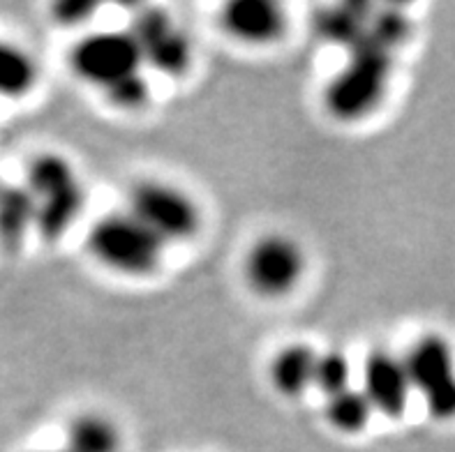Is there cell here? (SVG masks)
<instances>
[{
    "mask_svg": "<svg viewBox=\"0 0 455 452\" xmlns=\"http://www.w3.org/2000/svg\"><path fill=\"white\" fill-rule=\"evenodd\" d=\"M411 388L426 400L427 413L435 420L455 418V355L444 337L426 335L404 358Z\"/></svg>",
    "mask_w": 455,
    "mask_h": 452,
    "instance_id": "277c9868",
    "label": "cell"
},
{
    "mask_svg": "<svg viewBox=\"0 0 455 452\" xmlns=\"http://www.w3.org/2000/svg\"><path fill=\"white\" fill-rule=\"evenodd\" d=\"M37 452H69V450L65 448V450H37Z\"/></svg>",
    "mask_w": 455,
    "mask_h": 452,
    "instance_id": "ffe728a7",
    "label": "cell"
},
{
    "mask_svg": "<svg viewBox=\"0 0 455 452\" xmlns=\"http://www.w3.org/2000/svg\"><path fill=\"white\" fill-rule=\"evenodd\" d=\"M365 12H368V7L361 5L335 7V10L319 17V33L326 40L340 42V44H347L352 49L363 37L365 30L370 28V21H372V19L365 17Z\"/></svg>",
    "mask_w": 455,
    "mask_h": 452,
    "instance_id": "2e32d148",
    "label": "cell"
},
{
    "mask_svg": "<svg viewBox=\"0 0 455 452\" xmlns=\"http://www.w3.org/2000/svg\"><path fill=\"white\" fill-rule=\"evenodd\" d=\"M69 65L84 81L109 91L118 81L141 72L144 53L132 33L104 30L76 42L69 53Z\"/></svg>",
    "mask_w": 455,
    "mask_h": 452,
    "instance_id": "3957f363",
    "label": "cell"
},
{
    "mask_svg": "<svg viewBox=\"0 0 455 452\" xmlns=\"http://www.w3.org/2000/svg\"><path fill=\"white\" fill-rule=\"evenodd\" d=\"M121 434L100 413H81L68 427L69 452H118Z\"/></svg>",
    "mask_w": 455,
    "mask_h": 452,
    "instance_id": "7c38bea8",
    "label": "cell"
},
{
    "mask_svg": "<svg viewBox=\"0 0 455 452\" xmlns=\"http://www.w3.org/2000/svg\"><path fill=\"white\" fill-rule=\"evenodd\" d=\"M372 411L375 408L370 404L363 388L342 390L338 395L329 397V404H326V418L342 434H358V432H363L368 427Z\"/></svg>",
    "mask_w": 455,
    "mask_h": 452,
    "instance_id": "9a60e30c",
    "label": "cell"
},
{
    "mask_svg": "<svg viewBox=\"0 0 455 452\" xmlns=\"http://www.w3.org/2000/svg\"><path fill=\"white\" fill-rule=\"evenodd\" d=\"M164 245L167 242L139 222L132 212L102 218L88 234L92 257L125 275H150L160 266Z\"/></svg>",
    "mask_w": 455,
    "mask_h": 452,
    "instance_id": "7a4b0ae2",
    "label": "cell"
},
{
    "mask_svg": "<svg viewBox=\"0 0 455 452\" xmlns=\"http://www.w3.org/2000/svg\"><path fill=\"white\" fill-rule=\"evenodd\" d=\"M227 33L250 44H268L283 37L287 17L283 7L271 0H236L222 14Z\"/></svg>",
    "mask_w": 455,
    "mask_h": 452,
    "instance_id": "9c48e42d",
    "label": "cell"
},
{
    "mask_svg": "<svg viewBox=\"0 0 455 452\" xmlns=\"http://www.w3.org/2000/svg\"><path fill=\"white\" fill-rule=\"evenodd\" d=\"M107 98L116 104V107H121V109H139V107H144L150 98V86L146 76L139 72L134 76H127V79L118 81L116 86H111L107 91Z\"/></svg>",
    "mask_w": 455,
    "mask_h": 452,
    "instance_id": "ac0fdd59",
    "label": "cell"
},
{
    "mask_svg": "<svg viewBox=\"0 0 455 452\" xmlns=\"http://www.w3.org/2000/svg\"><path fill=\"white\" fill-rule=\"evenodd\" d=\"M130 212L164 242L185 241L199 231V208L190 196L164 183H139L130 194Z\"/></svg>",
    "mask_w": 455,
    "mask_h": 452,
    "instance_id": "5b68a950",
    "label": "cell"
},
{
    "mask_svg": "<svg viewBox=\"0 0 455 452\" xmlns=\"http://www.w3.org/2000/svg\"><path fill=\"white\" fill-rule=\"evenodd\" d=\"M411 381L404 361L387 351H372L363 367V393L370 404L387 418H400L407 408Z\"/></svg>",
    "mask_w": 455,
    "mask_h": 452,
    "instance_id": "ba28073f",
    "label": "cell"
},
{
    "mask_svg": "<svg viewBox=\"0 0 455 452\" xmlns=\"http://www.w3.org/2000/svg\"><path fill=\"white\" fill-rule=\"evenodd\" d=\"M37 219V201L26 185H0V238L19 241Z\"/></svg>",
    "mask_w": 455,
    "mask_h": 452,
    "instance_id": "4fadbf2b",
    "label": "cell"
},
{
    "mask_svg": "<svg viewBox=\"0 0 455 452\" xmlns=\"http://www.w3.org/2000/svg\"><path fill=\"white\" fill-rule=\"evenodd\" d=\"M95 12L92 3H84V0H65V3H58L53 5V17L58 23L63 26H79L86 19H91V14Z\"/></svg>",
    "mask_w": 455,
    "mask_h": 452,
    "instance_id": "d6986e66",
    "label": "cell"
},
{
    "mask_svg": "<svg viewBox=\"0 0 455 452\" xmlns=\"http://www.w3.org/2000/svg\"><path fill=\"white\" fill-rule=\"evenodd\" d=\"M35 201H37L35 226H37L42 238L58 241L72 226V222L79 218L81 208L86 203V192L81 187L79 178H75V180H69L60 187L35 196Z\"/></svg>",
    "mask_w": 455,
    "mask_h": 452,
    "instance_id": "30bf717a",
    "label": "cell"
},
{
    "mask_svg": "<svg viewBox=\"0 0 455 452\" xmlns=\"http://www.w3.org/2000/svg\"><path fill=\"white\" fill-rule=\"evenodd\" d=\"M130 33L134 35L144 63L160 69L162 75L180 76L192 63V46L183 33L172 23L164 10L150 7L134 19Z\"/></svg>",
    "mask_w": 455,
    "mask_h": 452,
    "instance_id": "52a82bcc",
    "label": "cell"
},
{
    "mask_svg": "<svg viewBox=\"0 0 455 452\" xmlns=\"http://www.w3.org/2000/svg\"><path fill=\"white\" fill-rule=\"evenodd\" d=\"M306 270L299 242L287 235H264L245 257V280L264 298H280L296 287Z\"/></svg>",
    "mask_w": 455,
    "mask_h": 452,
    "instance_id": "8992f818",
    "label": "cell"
},
{
    "mask_svg": "<svg viewBox=\"0 0 455 452\" xmlns=\"http://www.w3.org/2000/svg\"><path fill=\"white\" fill-rule=\"evenodd\" d=\"M349 377H352V367L345 353L338 351H329V353L319 355L317 372H315V385L322 390L326 397H333L342 390L352 388L349 385Z\"/></svg>",
    "mask_w": 455,
    "mask_h": 452,
    "instance_id": "e0dca14e",
    "label": "cell"
},
{
    "mask_svg": "<svg viewBox=\"0 0 455 452\" xmlns=\"http://www.w3.org/2000/svg\"><path fill=\"white\" fill-rule=\"evenodd\" d=\"M37 81V65L21 46L0 40V98H21Z\"/></svg>",
    "mask_w": 455,
    "mask_h": 452,
    "instance_id": "5bb4252c",
    "label": "cell"
},
{
    "mask_svg": "<svg viewBox=\"0 0 455 452\" xmlns=\"http://www.w3.org/2000/svg\"><path fill=\"white\" fill-rule=\"evenodd\" d=\"M395 49L384 35L372 28L349 49V63L326 88L323 102L338 121L352 123L368 115L379 104L391 75V52Z\"/></svg>",
    "mask_w": 455,
    "mask_h": 452,
    "instance_id": "6da1fadb",
    "label": "cell"
},
{
    "mask_svg": "<svg viewBox=\"0 0 455 452\" xmlns=\"http://www.w3.org/2000/svg\"><path fill=\"white\" fill-rule=\"evenodd\" d=\"M319 355L306 344H291L273 358L271 381L275 390L284 397L303 395L310 385H315Z\"/></svg>",
    "mask_w": 455,
    "mask_h": 452,
    "instance_id": "8fae6325",
    "label": "cell"
}]
</instances>
